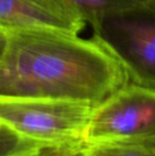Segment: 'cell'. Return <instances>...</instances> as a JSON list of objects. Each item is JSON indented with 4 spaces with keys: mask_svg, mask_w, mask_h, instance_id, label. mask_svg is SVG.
Masks as SVG:
<instances>
[{
    "mask_svg": "<svg viewBox=\"0 0 155 156\" xmlns=\"http://www.w3.org/2000/svg\"><path fill=\"white\" fill-rule=\"evenodd\" d=\"M129 84L119 61L93 36L0 28V99L98 106Z\"/></svg>",
    "mask_w": 155,
    "mask_h": 156,
    "instance_id": "6da1fadb",
    "label": "cell"
},
{
    "mask_svg": "<svg viewBox=\"0 0 155 156\" xmlns=\"http://www.w3.org/2000/svg\"><path fill=\"white\" fill-rule=\"evenodd\" d=\"M91 29L122 65L129 83L155 90V2L108 13Z\"/></svg>",
    "mask_w": 155,
    "mask_h": 156,
    "instance_id": "7a4b0ae2",
    "label": "cell"
},
{
    "mask_svg": "<svg viewBox=\"0 0 155 156\" xmlns=\"http://www.w3.org/2000/svg\"><path fill=\"white\" fill-rule=\"evenodd\" d=\"M96 106L48 99H0V123L47 146H85Z\"/></svg>",
    "mask_w": 155,
    "mask_h": 156,
    "instance_id": "3957f363",
    "label": "cell"
},
{
    "mask_svg": "<svg viewBox=\"0 0 155 156\" xmlns=\"http://www.w3.org/2000/svg\"><path fill=\"white\" fill-rule=\"evenodd\" d=\"M155 142V90L129 83L95 107L85 144Z\"/></svg>",
    "mask_w": 155,
    "mask_h": 156,
    "instance_id": "277c9868",
    "label": "cell"
},
{
    "mask_svg": "<svg viewBox=\"0 0 155 156\" xmlns=\"http://www.w3.org/2000/svg\"><path fill=\"white\" fill-rule=\"evenodd\" d=\"M86 25L82 15L65 0H0V28L80 34Z\"/></svg>",
    "mask_w": 155,
    "mask_h": 156,
    "instance_id": "5b68a950",
    "label": "cell"
},
{
    "mask_svg": "<svg viewBox=\"0 0 155 156\" xmlns=\"http://www.w3.org/2000/svg\"><path fill=\"white\" fill-rule=\"evenodd\" d=\"M83 16L87 25L93 27L104 15L130 8L146 0H65Z\"/></svg>",
    "mask_w": 155,
    "mask_h": 156,
    "instance_id": "8992f818",
    "label": "cell"
},
{
    "mask_svg": "<svg viewBox=\"0 0 155 156\" xmlns=\"http://www.w3.org/2000/svg\"><path fill=\"white\" fill-rule=\"evenodd\" d=\"M88 156H155V142L85 144Z\"/></svg>",
    "mask_w": 155,
    "mask_h": 156,
    "instance_id": "52a82bcc",
    "label": "cell"
},
{
    "mask_svg": "<svg viewBox=\"0 0 155 156\" xmlns=\"http://www.w3.org/2000/svg\"><path fill=\"white\" fill-rule=\"evenodd\" d=\"M39 146L44 144L25 137L8 125L0 123V156H15Z\"/></svg>",
    "mask_w": 155,
    "mask_h": 156,
    "instance_id": "ba28073f",
    "label": "cell"
},
{
    "mask_svg": "<svg viewBox=\"0 0 155 156\" xmlns=\"http://www.w3.org/2000/svg\"><path fill=\"white\" fill-rule=\"evenodd\" d=\"M66 147H55V146H39L34 149L27 151V152L20 153L15 156H54L60 150Z\"/></svg>",
    "mask_w": 155,
    "mask_h": 156,
    "instance_id": "9c48e42d",
    "label": "cell"
},
{
    "mask_svg": "<svg viewBox=\"0 0 155 156\" xmlns=\"http://www.w3.org/2000/svg\"><path fill=\"white\" fill-rule=\"evenodd\" d=\"M54 156H88L85 146L76 148H63Z\"/></svg>",
    "mask_w": 155,
    "mask_h": 156,
    "instance_id": "30bf717a",
    "label": "cell"
},
{
    "mask_svg": "<svg viewBox=\"0 0 155 156\" xmlns=\"http://www.w3.org/2000/svg\"><path fill=\"white\" fill-rule=\"evenodd\" d=\"M150 1H153V2H155V0H150Z\"/></svg>",
    "mask_w": 155,
    "mask_h": 156,
    "instance_id": "8fae6325",
    "label": "cell"
}]
</instances>
